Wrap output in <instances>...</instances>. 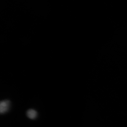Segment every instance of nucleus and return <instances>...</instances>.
Here are the masks:
<instances>
[{"mask_svg": "<svg viewBox=\"0 0 127 127\" xmlns=\"http://www.w3.org/2000/svg\"><path fill=\"white\" fill-rule=\"evenodd\" d=\"M10 102L9 100L1 101L0 103V114H5L9 110Z\"/></svg>", "mask_w": 127, "mask_h": 127, "instance_id": "f257e3e1", "label": "nucleus"}, {"mask_svg": "<svg viewBox=\"0 0 127 127\" xmlns=\"http://www.w3.org/2000/svg\"><path fill=\"white\" fill-rule=\"evenodd\" d=\"M27 115L28 118H29L31 120H34L37 118V115H38V113L36 110H35L34 109H30L27 110Z\"/></svg>", "mask_w": 127, "mask_h": 127, "instance_id": "f03ea898", "label": "nucleus"}]
</instances>
